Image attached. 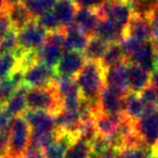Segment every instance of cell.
Instances as JSON below:
<instances>
[{"mask_svg": "<svg viewBox=\"0 0 158 158\" xmlns=\"http://www.w3.org/2000/svg\"><path fill=\"white\" fill-rule=\"evenodd\" d=\"M104 72L100 62L86 61L84 67L75 77L81 98L95 106H99L100 93L105 86Z\"/></svg>", "mask_w": 158, "mask_h": 158, "instance_id": "1", "label": "cell"}, {"mask_svg": "<svg viewBox=\"0 0 158 158\" xmlns=\"http://www.w3.org/2000/svg\"><path fill=\"white\" fill-rule=\"evenodd\" d=\"M26 107L31 110H44L55 115L62 110V101L54 81L49 86L31 88L26 93Z\"/></svg>", "mask_w": 158, "mask_h": 158, "instance_id": "2", "label": "cell"}, {"mask_svg": "<svg viewBox=\"0 0 158 158\" xmlns=\"http://www.w3.org/2000/svg\"><path fill=\"white\" fill-rule=\"evenodd\" d=\"M31 128L22 115L13 118L10 128L8 158H22L28 147Z\"/></svg>", "mask_w": 158, "mask_h": 158, "instance_id": "3", "label": "cell"}, {"mask_svg": "<svg viewBox=\"0 0 158 158\" xmlns=\"http://www.w3.org/2000/svg\"><path fill=\"white\" fill-rule=\"evenodd\" d=\"M100 18L107 20L117 27L125 31L132 16L131 6L129 2H110L105 0L101 7L97 8Z\"/></svg>", "mask_w": 158, "mask_h": 158, "instance_id": "4", "label": "cell"}, {"mask_svg": "<svg viewBox=\"0 0 158 158\" xmlns=\"http://www.w3.org/2000/svg\"><path fill=\"white\" fill-rule=\"evenodd\" d=\"M134 130L146 147L154 148L158 144V108L145 113L133 123Z\"/></svg>", "mask_w": 158, "mask_h": 158, "instance_id": "5", "label": "cell"}, {"mask_svg": "<svg viewBox=\"0 0 158 158\" xmlns=\"http://www.w3.org/2000/svg\"><path fill=\"white\" fill-rule=\"evenodd\" d=\"M55 78L56 75L54 69L38 62L24 70L23 85L28 89L44 87L52 84Z\"/></svg>", "mask_w": 158, "mask_h": 158, "instance_id": "6", "label": "cell"}, {"mask_svg": "<svg viewBox=\"0 0 158 158\" xmlns=\"http://www.w3.org/2000/svg\"><path fill=\"white\" fill-rule=\"evenodd\" d=\"M47 37V31L36 23V20L18 31L19 49L23 51L38 50Z\"/></svg>", "mask_w": 158, "mask_h": 158, "instance_id": "7", "label": "cell"}, {"mask_svg": "<svg viewBox=\"0 0 158 158\" xmlns=\"http://www.w3.org/2000/svg\"><path fill=\"white\" fill-rule=\"evenodd\" d=\"M104 84L106 87L118 92L123 97L127 95L130 92L127 79V62H123V63L105 69Z\"/></svg>", "mask_w": 158, "mask_h": 158, "instance_id": "8", "label": "cell"}, {"mask_svg": "<svg viewBox=\"0 0 158 158\" xmlns=\"http://www.w3.org/2000/svg\"><path fill=\"white\" fill-rule=\"evenodd\" d=\"M121 94L104 86L99 97L100 113L112 116H123L125 110V100Z\"/></svg>", "mask_w": 158, "mask_h": 158, "instance_id": "9", "label": "cell"}, {"mask_svg": "<svg viewBox=\"0 0 158 158\" xmlns=\"http://www.w3.org/2000/svg\"><path fill=\"white\" fill-rule=\"evenodd\" d=\"M85 63H86V59L81 52H75V51L64 52L63 56L61 57L56 67L54 68L55 75L57 77L75 78L84 67Z\"/></svg>", "mask_w": 158, "mask_h": 158, "instance_id": "10", "label": "cell"}, {"mask_svg": "<svg viewBox=\"0 0 158 158\" xmlns=\"http://www.w3.org/2000/svg\"><path fill=\"white\" fill-rule=\"evenodd\" d=\"M22 116L27 121L31 131L33 132H47L56 129L55 117L51 113L44 110H25Z\"/></svg>", "mask_w": 158, "mask_h": 158, "instance_id": "11", "label": "cell"}, {"mask_svg": "<svg viewBox=\"0 0 158 158\" xmlns=\"http://www.w3.org/2000/svg\"><path fill=\"white\" fill-rule=\"evenodd\" d=\"M100 22H101V18H100L97 9L77 8L73 24L78 27L85 35H87L90 38L94 36L97 27Z\"/></svg>", "mask_w": 158, "mask_h": 158, "instance_id": "12", "label": "cell"}, {"mask_svg": "<svg viewBox=\"0 0 158 158\" xmlns=\"http://www.w3.org/2000/svg\"><path fill=\"white\" fill-rule=\"evenodd\" d=\"M125 36H129L141 42L151 41L152 27L148 16L132 14L125 29Z\"/></svg>", "mask_w": 158, "mask_h": 158, "instance_id": "13", "label": "cell"}, {"mask_svg": "<svg viewBox=\"0 0 158 158\" xmlns=\"http://www.w3.org/2000/svg\"><path fill=\"white\" fill-rule=\"evenodd\" d=\"M123 116H112V115L98 113L93 118L97 134L106 139L116 135L120 129Z\"/></svg>", "mask_w": 158, "mask_h": 158, "instance_id": "14", "label": "cell"}, {"mask_svg": "<svg viewBox=\"0 0 158 158\" xmlns=\"http://www.w3.org/2000/svg\"><path fill=\"white\" fill-rule=\"evenodd\" d=\"M152 73L132 63H127V79L130 92L140 93L151 84Z\"/></svg>", "mask_w": 158, "mask_h": 158, "instance_id": "15", "label": "cell"}, {"mask_svg": "<svg viewBox=\"0 0 158 158\" xmlns=\"http://www.w3.org/2000/svg\"><path fill=\"white\" fill-rule=\"evenodd\" d=\"M54 117L56 129L79 138L78 131L81 125V119H80L78 110H62L61 112L55 114Z\"/></svg>", "mask_w": 158, "mask_h": 158, "instance_id": "16", "label": "cell"}, {"mask_svg": "<svg viewBox=\"0 0 158 158\" xmlns=\"http://www.w3.org/2000/svg\"><path fill=\"white\" fill-rule=\"evenodd\" d=\"M6 14H7L8 19H9L11 27L13 29H15L16 31H21L25 26H27L29 23L35 21V18L31 15L26 5H24L22 2L11 6V7H8Z\"/></svg>", "mask_w": 158, "mask_h": 158, "instance_id": "17", "label": "cell"}, {"mask_svg": "<svg viewBox=\"0 0 158 158\" xmlns=\"http://www.w3.org/2000/svg\"><path fill=\"white\" fill-rule=\"evenodd\" d=\"M66 37L64 42V52L75 51V52H84L87 44L89 41V37L85 35L80 29L74 24L65 28Z\"/></svg>", "mask_w": 158, "mask_h": 158, "instance_id": "18", "label": "cell"}, {"mask_svg": "<svg viewBox=\"0 0 158 158\" xmlns=\"http://www.w3.org/2000/svg\"><path fill=\"white\" fill-rule=\"evenodd\" d=\"M76 11L77 6L73 0H57L52 9V12L61 24L62 28L73 25Z\"/></svg>", "mask_w": 158, "mask_h": 158, "instance_id": "19", "label": "cell"}, {"mask_svg": "<svg viewBox=\"0 0 158 158\" xmlns=\"http://www.w3.org/2000/svg\"><path fill=\"white\" fill-rule=\"evenodd\" d=\"M154 60H155V50L151 41L143 42L138 51L129 59L127 63L139 65L149 73L154 72Z\"/></svg>", "mask_w": 158, "mask_h": 158, "instance_id": "20", "label": "cell"}, {"mask_svg": "<svg viewBox=\"0 0 158 158\" xmlns=\"http://www.w3.org/2000/svg\"><path fill=\"white\" fill-rule=\"evenodd\" d=\"M125 100V110H123V116L128 120L135 123L145 114V105L141 101L138 93L129 92L123 98Z\"/></svg>", "mask_w": 158, "mask_h": 158, "instance_id": "21", "label": "cell"}, {"mask_svg": "<svg viewBox=\"0 0 158 158\" xmlns=\"http://www.w3.org/2000/svg\"><path fill=\"white\" fill-rule=\"evenodd\" d=\"M27 90H28V88L26 86H24V85L19 87L15 90V92L13 93V95L10 98L9 101L2 107L13 118L16 116H20L25 110V107H26Z\"/></svg>", "mask_w": 158, "mask_h": 158, "instance_id": "22", "label": "cell"}, {"mask_svg": "<svg viewBox=\"0 0 158 158\" xmlns=\"http://www.w3.org/2000/svg\"><path fill=\"white\" fill-rule=\"evenodd\" d=\"M94 36L106 41L107 44H114V42L119 44L125 36V31L117 27L110 21L102 20L98 25Z\"/></svg>", "mask_w": 158, "mask_h": 158, "instance_id": "23", "label": "cell"}, {"mask_svg": "<svg viewBox=\"0 0 158 158\" xmlns=\"http://www.w3.org/2000/svg\"><path fill=\"white\" fill-rule=\"evenodd\" d=\"M37 53L38 61L40 63L54 69L56 67L57 63L60 62V60H61V57L63 56L64 49L62 47L54 46V44H44L37 50Z\"/></svg>", "mask_w": 158, "mask_h": 158, "instance_id": "24", "label": "cell"}, {"mask_svg": "<svg viewBox=\"0 0 158 158\" xmlns=\"http://www.w3.org/2000/svg\"><path fill=\"white\" fill-rule=\"evenodd\" d=\"M54 86L61 101L67 99L81 98L75 78L73 77H57L54 79Z\"/></svg>", "mask_w": 158, "mask_h": 158, "instance_id": "25", "label": "cell"}, {"mask_svg": "<svg viewBox=\"0 0 158 158\" xmlns=\"http://www.w3.org/2000/svg\"><path fill=\"white\" fill-rule=\"evenodd\" d=\"M108 44H110L100 39L99 37H95V36L90 37L84 52H82L86 61L100 62V60L102 59V56L105 53Z\"/></svg>", "mask_w": 158, "mask_h": 158, "instance_id": "26", "label": "cell"}, {"mask_svg": "<svg viewBox=\"0 0 158 158\" xmlns=\"http://www.w3.org/2000/svg\"><path fill=\"white\" fill-rule=\"evenodd\" d=\"M123 62H126L125 55H123L119 44H117V42L108 44L105 53L102 56V59L100 60V64H101L104 70L112 67V66L123 63Z\"/></svg>", "mask_w": 158, "mask_h": 158, "instance_id": "27", "label": "cell"}, {"mask_svg": "<svg viewBox=\"0 0 158 158\" xmlns=\"http://www.w3.org/2000/svg\"><path fill=\"white\" fill-rule=\"evenodd\" d=\"M64 158H91L90 144L78 138L68 146Z\"/></svg>", "mask_w": 158, "mask_h": 158, "instance_id": "28", "label": "cell"}, {"mask_svg": "<svg viewBox=\"0 0 158 158\" xmlns=\"http://www.w3.org/2000/svg\"><path fill=\"white\" fill-rule=\"evenodd\" d=\"M18 68V59L14 53L0 54V80L9 78Z\"/></svg>", "mask_w": 158, "mask_h": 158, "instance_id": "29", "label": "cell"}, {"mask_svg": "<svg viewBox=\"0 0 158 158\" xmlns=\"http://www.w3.org/2000/svg\"><path fill=\"white\" fill-rule=\"evenodd\" d=\"M56 1L57 0H31L28 3H26V7L36 20L41 14L51 11Z\"/></svg>", "mask_w": 158, "mask_h": 158, "instance_id": "30", "label": "cell"}, {"mask_svg": "<svg viewBox=\"0 0 158 158\" xmlns=\"http://www.w3.org/2000/svg\"><path fill=\"white\" fill-rule=\"evenodd\" d=\"M19 49L18 31L11 27L9 31L0 40V54L5 53H15Z\"/></svg>", "mask_w": 158, "mask_h": 158, "instance_id": "31", "label": "cell"}, {"mask_svg": "<svg viewBox=\"0 0 158 158\" xmlns=\"http://www.w3.org/2000/svg\"><path fill=\"white\" fill-rule=\"evenodd\" d=\"M151 154L152 148L149 147H123L118 149L117 158H149Z\"/></svg>", "mask_w": 158, "mask_h": 158, "instance_id": "32", "label": "cell"}, {"mask_svg": "<svg viewBox=\"0 0 158 158\" xmlns=\"http://www.w3.org/2000/svg\"><path fill=\"white\" fill-rule=\"evenodd\" d=\"M36 23H37L39 26H41L46 31H49V33L62 28L61 24L59 23L57 19L55 18L52 10L41 14L40 16H38V18L36 19Z\"/></svg>", "mask_w": 158, "mask_h": 158, "instance_id": "33", "label": "cell"}, {"mask_svg": "<svg viewBox=\"0 0 158 158\" xmlns=\"http://www.w3.org/2000/svg\"><path fill=\"white\" fill-rule=\"evenodd\" d=\"M143 42L139 41V40L134 39L132 37L129 36H123V39L119 42V46H120L123 53L125 55V60L126 62L129 61V59L136 52V51L140 49V47L142 46Z\"/></svg>", "mask_w": 158, "mask_h": 158, "instance_id": "34", "label": "cell"}, {"mask_svg": "<svg viewBox=\"0 0 158 158\" xmlns=\"http://www.w3.org/2000/svg\"><path fill=\"white\" fill-rule=\"evenodd\" d=\"M139 97L145 106L158 108V94L151 84L139 93Z\"/></svg>", "mask_w": 158, "mask_h": 158, "instance_id": "35", "label": "cell"}, {"mask_svg": "<svg viewBox=\"0 0 158 158\" xmlns=\"http://www.w3.org/2000/svg\"><path fill=\"white\" fill-rule=\"evenodd\" d=\"M148 19L152 27L151 42L156 53L158 52V6L151 11V13L148 14Z\"/></svg>", "mask_w": 158, "mask_h": 158, "instance_id": "36", "label": "cell"}, {"mask_svg": "<svg viewBox=\"0 0 158 158\" xmlns=\"http://www.w3.org/2000/svg\"><path fill=\"white\" fill-rule=\"evenodd\" d=\"M65 37H66L65 28H61L54 31H50V33H47L44 44H54V46H59L63 48L64 42H65Z\"/></svg>", "mask_w": 158, "mask_h": 158, "instance_id": "37", "label": "cell"}, {"mask_svg": "<svg viewBox=\"0 0 158 158\" xmlns=\"http://www.w3.org/2000/svg\"><path fill=\"white\" fill-rule=\"evenodd\" d=\"M13 117H11L3 108H0V132L9 131Z\"/></svg>", "mask_w": 158, "mask_h": 158, "instance_id": "38", "label": "cell"}, {"mask_svg": "<svg viewBox=\"0 0 158 158\" xmlns=\"http://www.w3.org/2000/svg\"><path fill=\"white\" fill-rule=\"evenodd\" d=\"M77 8H90V9H97L101 7L105 0H74Z\"/></svg>", "mask_w": 158, "mask_h": 158, "instance_id": "39", "label": "cell"}, {"mask_svg": "<svg viewBox=\"0 0 158 158\" xmlns=\"http://www.w3.org/2000/svg\"><path fill=\"white\" fill-rule=\"evenodd\" d=\"M11 29V24L9 22L7 14L1 13L0 14V40L2 39L3 36Z\"/></svg>", "mask_w": 158, "mask_h": 158, "instance_id": "40", "label": "cell"}, {"mask_svg": "<svg viewBox=\"0 0 158 158\" xmlns=\"http://www.w3.org/2000/svg\"><path fill=\"white\" fill-rule=\"evenodd\" d=\"M151 85L155 88L158 94V72H153L151 76Z\"/></svg>", "mask_w": 158, "mask_h": 158, "instance_id": "41", "label": "cell"}, {"mask_svg": "<svg viewBox=\"0 0 158 158\" xmlns=\"http://www.w3.org/2000/svg\"><path fill=\"white\" fill-rule=\"evenodd\" d=\"M8 9V6L6 3L5 0H0V14L1 13H6Z\"/></svg>", "mask_w": 158, "mask_h": 158, "instance_id": "42", "label": "cell"}, {"mask_svg": "<svg viewBox=\"0 0 158 158\" xmlns=\"http://www.w3.org/2000/svg\"><path fill=\"white\" fill-rule=\"evenodd\" d=\"M6 3H7L8 7H11V6L18 5V3L21 2V0H5Z\"/></svg>", "mask_w": 158, "mask_h": 158, "instance_id": "43", "label": "cell"}, {"mask_svg": "<svg viewBox=\"0 0 158 158\" xmlns=\"http://www.w3.org/2000/svg\"><path fill=\"white\" fill-rule=\"evenodd\" d=\"M154 72H158V52L155 53V60H154Z\"/></svg>", "mask_w": 158, "mask_h": 158, "instance_id": "44", "label": "cell"}, {"mask_svg": "<svg viewBox=\"0 0 158 158\" xmlns=\"http://www.w3.org/2000/svg\"><path fill=\"white\" fill-rule=\"evenodd\" d=\"M31 0H21V2L22 3H24V5H26V3H28Z\"/></svg>", "mask_w": 158, "mask_h": 158, "instance_id": "45", "label": "cell"}]
</instances>
